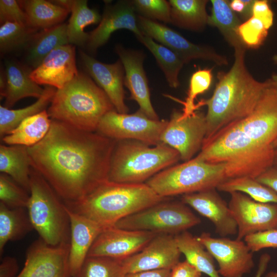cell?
I'll list each match as a JSON object with an SVG mask.
<instances>
[{"instance_id": "obj_1", "label": "cell", "mask_w": 277, "mask_h": 277, "mask_svg": "<svg viewBox=\"0 0 277 277\" xmlns=\"http://www.w3.org/2000/svg\"><path fill=\"white\" fill-rule=\"evenodd\" d=\"M116 141L51 120L39 143L28 147L31 167L65 202L80 200L108 175Z\"/></svg>"}, {"instance_id": "obj_2", "label": "cell", "mask_w": 277, "mask_h": 277, "mask_svg": "<svg viewBox=\"0 0 277 277\" xmlns=\"http://www.w3.org/2000/svg\"><path fill=\"white\" fill-rule=\"evenodd\" d=\"M245 48L234 50V63L228 71L217 73L218 81L212 95L196 104L197 109L203 105L207 107L205 140L249 115L269 85L268 80L259 82L248 71L245 64Z\"/></svg>"}, {"instance_id": "obj_3", "label": "cell", "mask_w": 277, "mask_h": 277, "mask_svg": "<svg viewBox=\"0 0 277 277\" xmlns=\"http://www.w3.org/2000/svg\"><path fill=\"white\" fill-rule=\"evenodd\" d=\"M169 199L158 195L145 183L107 180L83 199L65 204L71 210L106 228L114 226L128 215Z\"/></svg>"}, {"instance_id": "obj_4", "label": "cell", "mask_w": 277, "mask_h": 277, "mask_svg": "<svg viewBox=\"0 0 277 277\" xmlns=\"http://www.w3.org/2000/svg\"><path fill=\"white\" fill-rule=\"evenodd\" d=\"M274 150L256 144L234 122L205 139L195 157L208 163H224L227 179H256L272 167Z\"/></svg>"}, {"instance_id": "obj_5", "label": "cell", "mask_w": 277, "mask_h": 277, "mask_svg": "<svg viewBox=\"0 0 277 277\" xmlns=\"http://www.w3.org/2000/svg\"><path fill=\"white\" fill-rule=\"evenodd\" d=\"M115 110L104 91L83 73L56 89L47 113L61 121L88 132H96L103 116Z\"/></svg>"}, {"instance_id": "obj_6", "label": "cell", "mask_w": 277, "mask_h": 277, "mask_svg": "<svg viewBox=\"0 0 277 277\" xmlns=\"http://www.w3.org/2000/svg\"><path fill=\"white\" fill-rule=\"evenodd\" d=\"M180 160L179 152L163 143L153 146L137 140L116 141L108 180L117 183H144Z\"/></svg>"}, {"instance_id": "obj_7", "label": "cell", "mask_w": 277, "mask_h": 277, "mask_svg": "<svg viewBox=\"0 0 277 277\" xmlns=\"http://www.w3.org/2000/svg\"><path fill=\"white\" fill-rule=\"evenodd\" d=\"M27 209L34 229L48 245L70 243V225L66 206L48 182L32 167Z\"/></svg>"}, {"instance_id": "obj_8", "label": "cell", "mask_w": 277, "mask_h": 277, "mask_svg": "<svg viewBox=\"0 0 277 277\" xmlns=\"http://www.w3.org/2000/svg\"><path fill=\"white\" fill-rule=\"evenodd\" d=\"M226 179L224 163H208L194 156L161 171L145 183L160 196L170 197L216 189Z\"/></svg>"}, {"instance_id": "obj_9", "label": "cell", "mask_w": 277, "mask_h": 277, "mask_svg": "<svg viewBox=\"0 0 277 277\" xmlns=\"http://www.w3.org/2000/svg\"><path fill=\"white\" fill-rule=\"evenodd\" d=\"M169 200L128 215L118 221L114 226L126 230L175 235L201 222V219L182 201L170 202Z\"/></svg>"}, {"instance_id": "obj_10", "label": "cell", "mask_w": 277, "mask_h": 277, "mask_svg": "<svg viewBox=\"0 0 277 277\" xmlns=\"http://www.w3.org/2000/svg\"><path fill=\"white\" fill-rule=\"evenodd\" d=\"M167 123L166 120L151 119L140 110L132 114L113 110L103 116L96 132L115 141L137 140L154 146L161 143Z\"/></svg>"}, {"instance_id": "obj_11", "label": "cell", "mask_w": 277, "mask_h": 277, "mask_svg": "<svg viewBox=\"0 0 277 277\" xmlns=\"http://www.w3.org/2000/svg\"><path fill=\"white\" fill-rule=\"evenodd\" d=\"M207 133L205 114L195 111L184 117L174 110L162 133L161 142L176 150L181 160L188 161L202 149Z\"/></svg>"}, {"instance_id": "obj_12", "label": "cell", "mask_w": 277, "mask_h": 277, "mask_svg": "<svg viewBox=\"0 0 277 277\" xmlns=\"http://www.w3.org/2000/svg\"><path fill=\"white\" fill-rule=\"evenodd\" d=\"M229 209L237 225L236 239L277 229V204L256 201L238 191L230 193Z\"/></svg>"}, {"instance_id": "obj_13", "label": "cell", "mask_w": 277, "mask_h": 277, "mask_svg": "<svg viewBox=\"0 0 277 277\" xmlns=\"http://www.w3.org/2000/svg\"><path fill=\"white\" fill-rule=\"evenodd\" d=\"M141 32L175 52L184 62L193 60L212 62L219 66L228 65L226 57L217 53L212 48L193 44L181 34L156 21L137 16Z\"/></svg>"}, {"instance_id": "obj_14", "label": "cell", "mask_w": 277, "mask_h": 277, "mask_svg": "<svg viewBox=\"0 0 277 277\" xmlns=\"http://www.w3.org/2000/svg\"><path fill=\"white\" fill-rule=\"evenodd\" d=\"M196 238L217 262L222 277H243L254 266L252 252L244 241L212 237L206 232Z\"/></svg>"}, {"instance_id": "obj_15", "label": "cell", "mask_w": 277, "mask_h": 277, "mask_svg": "<svg viewBox=\"0 0 277 277\" xmlns=\"http://www.w3.org/2000/svg\"><path fill=\"white\" fill-rule=\"evenodd\" d=\"M70 243L57 246L41 239L29 248L24 266L15 277H72L69 255Z\"/></svg>"}, {"instance_id": "obj_16", "label": "cell", "mask_w": 277, "mask_h": 277, "mask_svg": "<svg viewBox=\"0 0 277 277\" xmlns=\"http://www.w3.org/2000/svg\"><path fill=\"white\" fill-rule=\"evenodd\" d=\"M235 122L256 144L264 148L274 149L273 143L277 138V89L269 83L252 112Z\"/></svg>"}, {"instance_id": "obj_17", "label": "cell", "mask_w": 277, "mask_h": 277, "mask_svg": "<svg viewBox=\"0 0 277 277\" xmlns=\"http://www.w3.org/2000/svg\"><path fill=\"white\" fill-rule=\"evenodd\" d=\"M157 234L151 231L130 230L114 226L106 228L95 240L88 256L124 260L141 251Z\"/></svg>"}, {"instance_id": "obj_18", "label": "cell", "mask_w": 277, "mask_h": 277, "mask_svg": "<svg viewBox=\"0 0 277 277\" xmlns=\"http://www.w3.org/2000/svg\"><path fill=\"white\" fill-rule=\"evenodd\" d=\"M181 253L174 235H156L141 251L123 260L127 273L161 269L171 270Z\"/></svg>"}, {"instance_id": "obj_19", "label": "cell", "mask_w": 277, "mask_h": 277, "mask_svg": "<svg viewBox=\"0 0 277 277\" xmlns=\"http://www.w3.org/2000/svg\"><path fill=\"white\" fill-rule=\"evenodd\" d=\"M124 68V85L130 93V98L139 105V109L149 118L159 120L150 98L148 80L143 67L145 56L143 52L126 49L120 45L115 48Z\"/></svg>"}, {"instance_id": "obj_20", "label": "cell", "mask_w": 277, "mask_h": 277, "mask_svg": "<svg viewBox=\"0 0 277 277\" xmlns=\"http://www.w3.org/2000/svg\"><path fill=\"white\" fill-rule=\"evenodd\" d=\"M103 14L98 26L89 33L88 49L95 52L106 44L111 34L122 29L132 32L136 37L144 34L140 29L132 1H120L113 5L106 2Z\"/></svg>"}, {"instance_id": "obj_21", "label": "cell", "mask_w": 277, "mask_h": 277, "mask_svg": "<svg viewBox=\"0 0 277 277\" xmlns=\"http://www.w3.org/2000/svg\"><path fill=\"white\" fill-rule=\"evenodd\" d=\"M79 55L85 69L106 94L115 110L128 113L124 89L125 70L121 60L112 64L104 63L82 50H79Z\"/></svg>"}, {"instance_id": "obj_22", "label": "cell", "mask_w": 277, "mask_h": 277, "mask_svg": "<svg viewBox=\"0 0 277 277\" xmlns=\"http://www.w3.org/2000/svg\"><path fill=\"white\" fill-rule=\"evenodd\" d=\"M78 73L75 63V47L71 44L52 51L31 71L30 77L38 85L63 88Z\"/></svg>"}, {"instance_id": "obj_23", "label": "cell", "mask_w": 277, "mask_h": 277, "mask_svg": "<svg viewBox=\"0 0 277 277\" xmlns=\"http://www.w3.org/2000/svg\"><path fill=\"white\" fill-rule=\"evenodd\" d=\"M215 188L183 195L182 202L210 221L221 237L237 234V225L228 204Z\"/></svg>"}, {"instance_id": "obj_24", "label": "cell", "mask_w": 277, "mask_h": 277, "mask_svg": "<svg viewBox=\"0 0 277 277\" xmlns=\"http://www.w3.org/2000/svg\"><path fill=\"white\" fill-rule=\"evenodd\" d=\"M66 209L70 225L69 264L72 277L81 267L93 242L105 228L67 206Z\"/></svg>"}, {"instance_id": "obj_25", "label": "cell", "mask_w": 277, "mask_h": 277, "mask_svg": "<svg viewBox=\"0 0 277 277\" xmlns=\"http://www.w3.org/2000/svg\"><path fill=\"white\" fill-rule=\"evenodd\" d=\"M5 71L7 86L3 96L4 107L10 109L20 100L27 97L39 98L44 88L41 87L30 77L32 70L14 60L5 62Z\"/></svg>"}, {"instance_id": "obj_26", "label": "cell", "mask_w": 277, "mask_h": 277, "mask_svg": "<svg viewBox=\"0 0 277 277\" xmlns=\"http://www.w3.org/2000/svg\"><path fill=\"white\" fill-rule=\"evenodd\" d=\"M31 163L28 147L1 145L0 171L30 192Z\"/></svg>"}, {"instance_id": "obj_27", "label": "cell", "mask_w": 277, "mask_h": 277, "mask_svg": "<svg viewBox=\"0 0 277 277\" xmlns=\"http://www.w3.org/2000/svg\"><path fill=\"white\" fill-rule=\"evenodd\" d=\"M67 44V24L43 29L34 35L27 47V63L35 69L52 51Z\"/></svg>"}, {"instance_id": "obj_28", "label": "cell", "mask_w": 277, "mask_h": 277, "mask_svg": "<svg viewBox=\"0 0 277 277\" xmlns=\"http://www.w3.org/2000/svg\"><path fill=\"white\" fill-rule=\"evenodd\" d=\"M51 124L46 110L22 121L9 134L2 138L9 145H22L27 147L41 141L48 132Z\"/></svg>"}, {"instance_id": "obj_29", "label": "cell", "mask_w": 277, "mask_h": 277, "mask_svg": "<svg viewBox=\"0 0 277 277\" xmlns=\"http://www.w3.org/2000/svg\"><path fill=\"white\" fill-rule=\"evenodd\" d=\"M207 0H169L171 24L180 28L201 31L207 24Z\"/></svg>"}, {"instance_id": "obj_30", "label": "cell", "mask_w": 277, "mask_h": 277, "mask_svg": "<svg viewBox=\"0 0 277 277\" xmlns=\"http://www.w3.org/2000/svg\"><path fill=\"white\" fill-rule=\"evenodd\" d=\"M18 3L26 14L28 26L35 30L61 24L70 12L51 1L25 0Z\"/></svg>"}, {"instance_id": "obj_31", "label": "cell", "mask_w": 277, "mask_h": 277, "mask_svg": "<svg viewBox=\"0 0 277 277\" xmlns=\"http://www.w3.org/2000/svg\"><path fill=\"white\" fill-rule=\"evenodd\" d=\"M174 238L181 253L188 263L209 277H222L215 268L214 258L196 236L187 230Z\"/></svg>"}, {"instance_id": "obj_32", "label": "cell", "mask_w": 277, "mask_h": 277, "mask_svg": "<svg viewBox=\"0 0 277 277\" xmlns=\"http://www.w3.org/2000/svg\"><path fill=\"white\" fill-rule=\"evenodd\" d=\"M211 13L207 24L218 29L225 39L234 50L246 48L238 35V29L241 21L226 0H211Z\"/></svg>"}, {"instance_id": "obj_33", "label": "cell", "mask_w": 277, "mask_h": 277, "mask_svg": "<svg viewBox=\"0 0 277 277\" xmlns=\"http://www.w3.org/2000/svg\"><path fill=\"white\" fill-rule=\"evenodd\" d=\"M33 228L23 208H10L0 202V254L9 241L23 238Z\"/></svg>"}, {"instance_id": "obj_34", "label": "cell", "mask_w": 277, "mask_h": 277, "mask_svg": "<svg viewBox=\"0 0 277 277\" xmlns=\"http://www.w3.org/2000/svg\"><path fill=\"white\" fill-rule=\"evenodd\" d=\"M70 12L71 16L67 24L69 44L83 46L87 44L89 36L85 32V28L100 23L102 16L97 10L88 6L86 0H74Z\"/></svg>"}, {"instance_id": "obj_35", "label": "cell", "mask_w": 277, "mask_h": 277, "mask_svg": "<svg viewBox=\"0 0 277 277\" xmlns=\"http://www.w3.org/2000/svg\"><path fill=\"white\" fill-rule=\"evenodd\" d=\"M55 88L46 86L42 95L33 104L23 108L11 109L0 106L1 137L9 134L22 121L45 110L56 92Z\"/></svg>"}, {"instance_id": "obj_36", "label": "cell", "mask_w": 277, "mask_h": 277, "mask_svg": "<svg viewBox=\"0 0 277 277\" xmlns=\"http://www.w3.org/2000/svg\"><path fill=\"white\" fill-rule=\"evenodd\" d=\"M136 38L153 54L169 85L174 88L178 87L179 74L185 64L183 60L173 51L147 35L143 34Z\"/></svg>"}, {"instance_id": "obj_37", "label": "cell", "mask_w": 277, "mask_h": 277, "mask_svg": "<svg viewBox=\"0 0 277 277\" xmlns=\"http://www.w3.org/2000/svg\"><path fill=\"white\" fill-rule=\"evenodd\" d=\"M216 189L229 193L234 191L241 192L256 201L277 204V192L253 178L227 179L220 184Z\"/></svg>"}, {"instance_id": "obj_38", "label": "cell", "mask_w": 277, "mask_h": 277, "mask_svg": "<svg viewBox=\"0 0 277 277\" xmlns=\"http://www.w3.org/2000/svg\"><path fill=\"white\" fill-rule=\"evenodd\" d=\"M127 274L123 260L103 256H87L72 277H124Z\"/></svg>"}, {"instance_id": "obj_39", "label": "cell", "mask_w": 277, "mask_h": 277, "mask_svg": "<svg viewBox=\"0 0 277 277\" xmlns=\"http://www.w3.org/2000/svg\"><path fill=\"white\" fill-rule=\"evenodd\" d=\"M35 30L18 23L6 22L0 27V51L5 54L28 47Z\"/></svg>"}, {"instance_id": "obj_40", "label": "cell", "mask_w": 277, "mask_h": 277, "mask_svg": "<svg viewBox=\"0 0 277 277\" xmlns=\"http://www.w3.org/2000/svg\"><path fill=\"white\" fill-rule=\"evenodd\" d=\"M212 81L211 69H200L195 71L191 75L189 89L185 101L182 102L183 117L189 116L193 114L197 109L194 103L196 97L206 91L210 87Z\"/></svg>"}, {"instance_id": "obj_41", "label": "cell", "mask_w": 277, "mask_h": 277, "mask_svg": "<svg viewBox=\"0 0 277 277\" xmlns=\"http://www.w3.org/2000/svg\"><path fill=\"white\" fill-rule=\"evenodd\" d=\"M28 191L8 175H0L1 202L10 208H27L30 195Z\"/></svg>"}, {"instance_id": "obj_42", "label": "cell", "mask_w": 277, "mask_h": 277, "mask_svg": "<svg viewBox=\"0 0 277 277\" xmlns=\"http://www.w3.org/2000/svg\"><path fill=\"white\" fill-rule=\"evenodd\" d=\"M238 33L246 48L255 49L262 45L267 37L268 30L260 19L252 16L241 24Z\"/></svg>"}, {"instance_id": "obj_43", "label": "cell", "mask_w": 277, "mask_h": 277, "mask_svg": "<svg viewBox=\"0 0 277 277\" xmlns=\"http://www.w3.org/2000/svg\"><path fill=\"white\" fill-rule=\"evenodd\" d=\"M135 10L145 18L171 23L170 6L165 0L132 1Z\"/></svg>"}, {"instance_id": "obj_44", "label": "cell", "mask_w": 277, "mask_h": 277, "mask_svg": "<svg viewBox=\"0 0 277 277\" xmlns=\"http://www.w3.org/2000/svg\"><path fill=\"white\" fill-rule=\"evenodd\" d=\"M0 22L18 23L27 25V18L25 12L15 0L0 1Z\"/></svg>"}, {"instance_id": "obj_45", "label": "cell", "mask_w": 277, "mask_h": 277, "mask_svg": "<svg viewBox=\"0 0 277 277\" xmlns=\"http://www.w3.org/2000/svg\"><path fill=\"white\" fill-rule=\"evenodd\" d=\"M244 241L252 252L264 248H277V229L248 235L244 239Z\"/></svg>"}, {"instance_id": "obj_46", "label": "cell", "mask_w": 277, "mask_h": 277, "mask_svg": "<svg viewBox=\"0 0 277 277\" xmlns=\"http://www.w3.org/2000/svg\"><path fill=\"white\" fill-rule=\"evenodd\" d=\"M269 2L266 0H255L252 8V16L260 19L268 30L273 23V13Z\"/></svg>"}, {"instance_id": "obj_47", "label": "cell", "mask_w": 277, "mask_h": 277, "mask_svg": "<svg viewBox=\"0 0 277 277\" xmlns=\"http://www.w3.org/2000/svg\"><path fill=\"white\" fill-rule=\"evenodd\" d=\"M202 274L185 260L179 262L171 269L169 277H201Z\"/></svg>"}, {"instance_id": "obj_48", "label": "cell", "mask_w": 277, "mask_h": 277, "mask_svg": "<svg viewBox=\"0 0 277 277\" xmlns=\"http://www.w3.org/2000/svg\"><path fill=\"white\" fill-rule=\"evenodd\" d=\"M18 270L16 260L13 257H5L0 264V277H15Z\"/></svg>"}, {"instance_id": "obj_49", "label": "cell", "mask_w": 277, "mask_h": 277, "mask_svg": "<svg viewBox=\"0 0 277 277\" xmlns=\"http://www.w3.org/2000/svg\"><path fill=\"white\" fill-rule=\"evenodd\" d=\"M256 180L277 192V169L271 167L260 175Z\"/></svg>"}, {"instance_id": "obj_50", "label": "cell", "mask_w": 277, "mask_h": 277, "mask_svg": "<svg viewBox=\"0 0 277 277\" xmlns=\"http://www.w3.org/2000/svg\"><path fill=\"white\" fill-rule=\"evenodd\" d=\"M170 270L161 269L128 273L124 277H169Z\"/></svg>"}, {"instance_id": "obj_51", "label": "cell", "mask_w": 277, "mask_h": 277, "mask_svg": "<svg viewBox=\"0 0 277 277\" xmlns=\"http://www.w3.org/2000/svg\"><path fill=\"white\" fill-rule=\"evenodd\" d=\"M270 259V256L268 253H264L261 256L255 277H262L267 268Z\"/></svg>"}, {"instance_id": "obj_52", "label": "cell", "mask_w": 277, "mask_h": 277, "mask_svg": "<svg viewBox=\"0 0 277 277\" xmlns=\"http://www.w3.org/2000/svg\"><path fill=\"white\" fill-rule=\"evenodd\" d=\"M245 4V9L241 15L243 19L246 21L252 16V8L255 0H243Z\"/></svg>"}, {"instance_id": "obj_53", "label": "cell", "mask_w": 277, "mask_h": 277, "mask_svg": "<svg viewBox=\"0 0 277 277\" xmlns=\"http://www.w3.org/2000/svg\"><path fill=\"white\" fill-rule=\"evenodd\" d=\"M229 6L231 10L235 12H238L241 15L245 9V4L243 0H232L229 2Z\"/></svg>"}, {"instance_id": "obj_54", "label": "cell", "mask_w": 277, "mask_h": 277, "mask_svg": "<svg viewBox=\"0 0 277 277\" xmlns=\"http://www.w3.org/2000/svg\"><path fill=\"white\" fill-rule=\"evenodd\" d=\"M52 3L67 9L69 12L71 11L72 8L73 0H56L51 1Z\"/></svg>"}, {"instance_id": "obj_55", "label": "cell", "mask_w": 277, "mask_h": 277, "mask_svg": "<svg viewBox=\"0 0 277 277\" xmlns=\"http://www.w3.org/2000/svg\"><path fill=\"white\" fill-rule=\"evenodd\" d=\"M7 86V79L5 70L1 71L0 76V89H1V97H2Z\"/></svg>"}, {"instance_id": "obj_56", "label": "cell", "mask_w": 277, "mask_h": 277, "mask_svg": "<svg viewBox=\"0 0 277 277\" xmlns=\"http://www.w3.org/2000/svg\"><path fill=\"white\" fill-rule=\"evenodd\" d=\"M268 80L270 86L277 89V74H273Z\"/></svg>"}, {"instance_id": "obj_57", "label": "cell", "mask_w": 277, "mask_h": 277, "mask_svg": "<svg viewBox=\"0 0 277 277\" xmlns=\"http://www.w3.org/2000/svg\"><path fill=\"white\" fill-rule=\"evenodd\" d=\"M273 168L277 169V146L274 148L273 159Z\"/></svg>"}, {"instance_id": "obj_58", "label": "cell", "mask_w": 277, "mask_h": 277, "mask_svg": "<svg viewBox=\"0 0 277 277\" xmlns=\"http://www.w3.org/2000/svg\"><path fill=\"white\" fill-rule=\"evenodd\" d=\"M265 277H277V271L268 272Z\"/></svg>"}, {"instance_id": "obj_59", "label": "cell", "mask_w": 277, "mask_h": 277, "mask_svg": "<svg viewBox=\"0 0 277 277\" xmlns=\"http://www.w3.org/2000/svg\"><path fill=\"white\" fill-rule=\"evenodd\" d=\"M272 61L275 64H277V54H275L273 56Z\"/></svg>"}, {"instance_id": "obj_60", "label": "cell", "mask_w": 277, "mask_h": 277, "mask_svg": "<svg viewBox=\"0 0 277 277\" xmlns=\"http://www.w3.org/2000/svg\"><path fill=\"white\" fill-rule=\"evenodd\" d=\"M277 146V138L275 140L274 143H273V147L274 148Z\"/></svg>"}]
</instances>
